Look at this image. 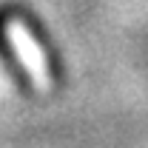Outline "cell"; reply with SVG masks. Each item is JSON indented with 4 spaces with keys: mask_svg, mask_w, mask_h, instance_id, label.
Listing matches in <instances>:
<instances>
[{
    "mask_svg": "<svg viewBox=\"0 0 148 148\" xmlns=\"http://www.w3.org/2000/svg\"><path fill=\"white\" fill-rule=\"evenodd\" d=\"M0 60H3V66L9 69V74L20 83V88L29 91V88H32V80H29V74L23 69L20 57L14 54V49L9 46V37H6V12H0Z\"/></svg>",
    "mask_w": 148,
    "mask_h": 148,
    "instance_id": "obj_1",
    "label": "cell"
}]
</instances>
